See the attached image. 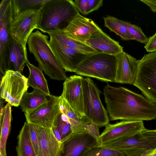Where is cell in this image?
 <instances>
[{"label":"cell","mask_w":156,"mask_h":156,"mask_svg":"<svg viewBox=\"0 0 156 156\" xmlns=\"http://www.w3.org/2000/svg\"><path fill=\"white\" fill-rule=\"evenodd\" d=\"M103 91L110 120L143 121L156 119V104L143 95L108 83Z\"/></svg>","instance_id":"obj_1"},{"label":"cell","mask_w":156,"mask_h":156,"mask_svg":"<svg viewBox=\"0 0 156 156\" xmlns=\"http://www.w3.org/2000/svg\"><path fill=\"white\" fill-rule=\"evenodd\" d=\"M48 39V36L38 30L32 32L27 43L29 51L34 55L38 67L51 79L65 80L67 77L66 71L50 48Z\"/></svg>","instance_id":"obj_2"},{"label":"cell","mask_w":156,"mask_h":156,"mask_svg":"<svg viewBox=\"0 0 156 156\" xmlns=\"http://www.w3.org/2000/svg\"><path fill=\"white\" fill-rule=\"evenodd\" d=\"M42 32L62 30L79 12L73 0H48L41 9Z\"/></svg>","instance_id":"obj_3"},{"label":"cell","mask_w":156,"mask_h":156,"mask_svg":"<svg viewBox=\"0 0 156 156\" xmlns=\"http://www.w3.org/2000/svg\"><path fill=\"white\" fill-rule=\"evenodd\" d=\"M116 68L115 56L100 52L91 55L83 60L74 73L105 82H113Z\"/></svg>","instance_id":"obj_4"},{"label":"cell","mask_w":156,"mask_h":156,"mask_svg":"<svg viewBox=\"0 0 156 156\" xmlns=\"http://www.w3.org/2000/svg\"><path fill=\"white\" fill-rule=\"evenodd\" d=\"M83 107L85 117L89 122L98 127L109 124V117L103 105L100 95L101 92L89 77L82 80Z\"/></svg>","instance_id":"obj_5"},{"label":"cell","mask_w":156,"mask_h":156,"mask_svg":"<svg viewBox=\"0 0 156 156\" xmlns=\"http://www.w3.org/2000/svg\"><path fill=\"white\" fill-rule=\"evenodd\" d=\"M133 85L156 104V52L145 54L138 60L137 76Z\"/></svg>","instance_id":"obj_6"},{"label":"cell","mask_w":156,"mask_h":156,"mask_svg":"<svg viewBox=\"0 0 156 156\" xmlns=\"http://www.w3.org/2000/svg\"><path fill=\"white\" fill-rule=\"evenodd\" d=\"M27 78L19 72L6 71L1 79L0 97L12 106L18 107L29 87Z\"/></svg>","instance_id":"obj_7"},{"label":"cell","mask_w":156,"mask_h":156,"mask_svg":"<svg viewBox=\"0 0 156 156\" xmlns=\"http://www.w3.org/2000/svg\"><path fill=\"white\" fill-rule=\"evenodd\" d=\"M86 126L61 140L63 144L62 156H83L93 147L101 145L98 138Z\"/></svg>","instance_id":"obj_8"},{"label":"cell","mask_w":156,"mask_h":156,"mask_svg":"<svg viewBox=\"0 0 156 156\" xmlns=\"http://www.w3.org/2000/svg\"><path fill=\"white\" fill-rule=\"evenodd\" d=\"M12 0H2L0 3V70L2 76L7 61L9 47L13 37L12 30L13 19Z\"/></svg>","instance_id":"obj_9"},{"label":"cell","mask_w":156,"mask_h":156,"mask_svg":"<svg viewBox=\"0 0 156 156\" xmlns=\"http://www.w3.org/2000/svg\"><path fill=\"white\" fill-rule=\"evenodd\" d=\"M41 9H32L22 12L13 17L12 24L13 37L27 50L29 37L35 29L40 30Z\"/></svg>","instance_id":"obj_10"},{"label":"cell","mask_w":156,"mask_h":156,"mask_svg":"<svg viewBox=\"0 0 156 156\" xmlns=\"http://www.w3.org/2000/svg\"><path fill=\"white\" fill-rule=\"evenodd\" d=\"M105 127L98 138L101 145L134 136L145 129L142 121L122 120Z\"/></svg>","instance_id":"obj_11"},{"label":"cell","mask_w":156,"mask_h":156,"mask_svg":"<svg viewBox=\"0 0 156 156\" xmlns=\"http://www.w3.org/2000/svg\"><path fill=\"white\" fill-rule=\"evenodd\" d=\"M59 97L51 95L50 98L35 109L24 113L26 122L52 129L60 111Z\"/></svg>","instance_id":"obj_12"},{"label":"cell","mask_w":156,"mask_h":156,"mask_svg":"<svg viewBox=\"0 0 156 156\" xmlns=\"http://www.w3.org/2000/svg\"><path fill=\"white\" fill-rule=\"evenodd\" d=\"M50 37L49 43L50 48L65 71L74 73L79 64L93 54L84 53L69 48L52 36H50Z\"/></svg>","instance_id":"obj_13"},{"label":"cell","mask_w":156,"mask_h":156,"mask_svg":"<svg viewBox=\"0 0 156 156\" xmlns=\"http://www.w3.org/2000/svg\"><path fill=\"white\" fill-rule=\"evenodd\" d=\"M83 78L82 76L77 75L67 77L63 83L62 92L60 96L73 109L85 116L82 86Z\"/></svg>","instance_id":"obj_14"},{"label":"cell","mask_w":156,"mask_h":156,"mask_svg":"<svg viewBox=\"0 0 156 156\" xmlns=\"http://www.w3.org/2000/svg\"><path fill=\"white\" fill-rule=\"evenodd\" d=\"M101 145L105 148L120 151L126 156H142L155 148L140 133L132 137Z\"/></svg>","instance_id":"obj_15"},{"label":"cell","mask_w":156,"mask_h":156,"mask_svg":"<svg viewBox=\"0 0 156 156\" xmlns=\"http://www.w3.org/2000/svg\"><path fill=\"white\" fill-rule=\"evenodd\" d=\"M115 56L116 68L113 82L133 85L137 76L138 60L124 51Z\"/></svg>","instance_id":"obj_16"},{"label":"cell","mask_w":156,"mask_h":156,"mask_svg":"<svg viewBox=\"0 0 156 156\" xmlns=\"http://www.w3.org/2000/svg\"><path fill=\"white\" fill-rule=\"evenodd\" d=\"M99 28L91 19L79 13L62 30L68 37L85 43L91 34Z\"/></svg>","instance_id":"obj_17"},{"label":"cell","mask_w":156,"mask_h":156,"mask_svg":"<svg viewBox=\"0 0 156 156\" xmlns=\"http://www.w3.org/2000/svg\"><path fill=\"white\" fill-rule=\"evenodd\" d=\"M31 124L38 139V156H62L63 144L55 137L52 129Z\"/></svg>","instance_id":"obj_18"},{"label":"cell","mask_w":156,"mask_h":156,"mask_svg":"<svg viewBox=\"0 0 156 156\" xmlns=\"http://www.w3.org/2000/svg\"><path fill=\"white\" fill-rule=\"evenodd\" d=\"M85 43L100 52L116 56L123 52V47L111 38L100 28L90 36Z\"/></svg>","instance_id":"obj_19"},{"label":"cell","mask_w":156,"mask_h":156,"mask_svg":"<svg viewBox=\"0 0 156 156\" xmlns=\"http://www.w3.org/2000/svg\"><path fill=\"white\" fill-rule=\"evenodd\" d=\"M28 61L27 50L13 37L9 45L5 73L9 70L21 73Z\"/></svg>","instance_id":"obj_20"},{"label":"cell","mask_w":156,"mask_h":156,"mask_svg":"<svg viewBox=\"0 0 156 156\" xmlns=\"http://www.w3.org/2000/svg\"><path fill=\"white\" fill-rule=\"evenodd\" d=\"M12 105L7 103L0 108V156H6V147L8 136L10 132L12 119Z\"/></svg>","instance_id":"obj_21"},{"label":"cell","mask_w":156,"mask_h":156,"mask_svg":"<svg viewBox=\"0 0 156 156\" xmlns=\"http://www.w3.org/2000/svg\"><path fill=\"white\" fill-rule=\"evenodd\" d=\"M59 105L60 112L68 118L73 132L83 129L87 124L90 123L85 116H82L73 109L60 96Z\"/></svg>","instance_id":"obj_22"},{"label":"cell","mask_w":156,"mask_h":156,"mask_svg":"<svg viewBox=\"0 0 156 156\" xmlns=\"http://www.w3.org/2000/svg\"><path fill=\"white\" fill-rule=\"evenodd\" d=\"M52 95H49L38 90L31 93L27 91L23 95L20 105L24 113L32 111L47 101Z\"/></svg>","instance_id":"obj_23"},{"label":"cell","mask_w":156,"mask_h":156,"mask_svg":"<svg viewBox=\"0 0 156 156\" xmlns=\"http://www.w3.org/2000/svg\"><path fill=\"white\" fill-rule=\"evenodd\" d=\"M26 65L29 71L27 78L28 87L38 90L48 95H51L48 87L47 81L43 74V70L39 67H36L30 63L29 61Z\"/></svg>","instance_id":"obj_24"},{"label":"cell","mask_w":156,"mask_h":156,"mask_svg":"<svg viewBox=\"0 0 156 156\" xmlns=\"http://www.w3.org/2000/svg\"><path fill=\"white\" fill-rule=\"evenodd\" d=\"M49 35L66 46L83 53L94 54L100 52L93 48L87 44L67 36L62 30L47 33Z\"/></svg>","instance_id":"obj_25"},{"label":"cell","mask_w":156,"mask_h":156,"mask_svg":"<svg viewBox=\"0 0 156 156\" xmlns=\"http://www.w3.org/2000/svg\"><path fill=\"white\" fill-rule=\"evenodd\" d=\"M17 156H36L30 137L28 123L25 122L17 137Z\"/></svg>","instance_id":"obj_26"},{"label":"cell","mask_w":156,"mask_h":156,"mask_svg":"<svg viewBox=\"0 0 156 156\" xmlns=\"http://www.w3.org/2000/svg\"><path fill=\"white\" fill-rule=\"evenodd\" d=\"M103 19L105 27L119 36L122 40H134L129 32L125 21L111 16L104 17Z\"/></svg>","instance_id":"obj_27"},{"label":"cell","mask_w":156,"mask_h":156,"mask_svg":"<svg viewBox=\"0 0 156 156\" xmlns=\"http://www.w3.org/2000/svg\"><path fill=\"white\" fill-rule=\"evenodd\" d=\"M48 0H12L13 15L14 17L24 11L32 9H41Z\"/></svg>","instance_id":"obj_28"},{"label":"cell","mask_w":156,"mask_h":156,"mask_svg":"<svg viewBox=\"0 0 156 156\" xmlns=\"http://www.w3.org/2000/svg\"><path fill=\"white\" fill-rule=\"evenodd\" d=\"M54 126L56 127L62 140L72 132L68 118L65 114L60 112L56 119Z\"/></svg>","instance_id":"obj_29"},{"label":"cell","mask_w":156,"mask_h":156,"mask_svg":"<svg viewBox=\"0 0 156 156\" xmlns=\"http://www.w3.org/2000/svg\"><path fill=\"white\" fill-rule=\"evenodd\" d=\"M83 156H126L122 152L103 147L101 145L94 147Z\"/></svg>","instance_id":"obj_30"},{"label":"cell","mask_w":156,"mask_h":156,"mask_svg":"<svg viewBox=\"0 0 156 156\" xmlns=\"http://www.w3.org/2000/svg\"><path fill=\"white\" fill-rule=\"evenodd\" d=\"M125 24L130 34L134 38V40L140 43L146 44L149 40L144 34L141 28L134 24L125 21Z\"/></svg>","instance_id":"obj_31"},{"label":"cell","mask_w":156,"mask_h":156,"mask_svg":"<svg viewBox=\"0 0 156 156\" xmlns=\"http://www.w3.org/2000/svg\"><path fill=\"white\" fill-rule=\"evenodd\" d=\"M29 126V132L30 140L36 156H38L39 142L36 131L32 124L27 123Z\"/></svg>","instance_id":"obj_32"},{"label":"cell","mask_w":156,"mask_h":156,"mask_svg":"<svg viewBox=\"0 0 156 156\" xmlns=\"http://www.w3.org/2000/svg\"><path fill=\"white\" fill-rule=\"evenodd\" d=\"M140 134L155 147H156V129H145Z\"/></svg>","instance_id":"obj_33"},{"label":"cell","mask_w":156,"mask_h":156,"mask_svg":"<svg viewBox=\"0 0 156 156\" xmlns=\"http://www.w3.org/2000/svg\"><path fill=\"white\" fill-rule=\"evenodd\" d=\"M103 0H88L87 6L86 15L98 9L103 4Z\"/></svg>","instance_id":"obj_34"},{"label":"cell","mask_w":156,"mask_h":156,"mask_svg":"<svg viewBox=\"0 0 156 156\" xmlns=\"http://www.w3.org/2000/svg\"><path fill=\"white\" fill-rule=\"evenodd\" d=\"M144 48L147 52H156V32L153 35L149 38Z\"/></svg>","instance_id":"obj_35"},{"label":"cell","mask_w":156,"mask_h":156,"mask_svg":"<svg viewBox=\"0 0 156 156\" xmlns=\"http://www.w3.org/2000/svg\"><path fill=\"white\" fill-rule=\"evenodd\" d=\"M88 0H75L74 3L79 12L83 15H86L87 6Z\"/></svg>","instance_id":"obj_36"},{"label":"cell","mask_w":156,"mask_h":156,"mask_svg":"<svg viewBox=\"0 0 156 156\" xmlns=\"http://www.w3.org/2000/svg\"><path fill=\"white\" fill-rule=\"evenodd\" d=\"M151 9L154 12H156V0H140Z\"/></svg>","instance_id":"obj_37"},{"label":"cell","mask_w":156,"mask_h":156,"mask_svg":"<svg viewBox=\"0 0 156 156\" xmlns=\"http://www.w3.org/2000/svg\"><path fill=\"white\" fill-rule=\"evenodd\" d=\"M53 133L58 140L59 141H61V138L58 130L55 126H54L52 128Z\"/></svg>","instance_id":"obj_38"},{"label":"cell","mask_w":156,"mask_h":156,"mask_svg":"<svg viewBox=\"0 0 156 156\" xmlns=\"http://www.w3.org/2000/svg\"><path fill=\"white\" fill-rule=\"evenodd\" d=\"M142 156H156V147L148 151Z\"/></svg>","instance_id":"obj_39"}]
</instances>
